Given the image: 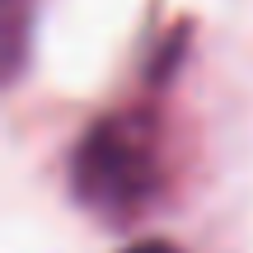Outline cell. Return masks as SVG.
<instances>
[{
  "mask_svg": "<svg viewBox=\"0 0 253 253\" xmlns=\"http://www.w3.org/2000/svg\"><path fill=\"white\" fill-rule=\"evenodd\" d=\"M126 253H178V249H173L169 239H141V244H131Z\"/></svg>",
  "mask_w": 253,
  "mask_h": 253,
  "instance_id": "2",
  "label": "cell"
},
{
  "mask_svg": "<svg viewBox=\"0 0 253 253\" xmlns=\"http://www.w3.org/2000/svg\"><path fill=\"white\" fill-rule=\"evenodd\" d=\"M75 192L99 216L131 220L160 192V136L145 113L103 118L80 141L75 155Z\"/></svg>",
  "mask_w": 253,
  "mask_h": 253,
  "instance_id": "1",
  "label": "cell"
}]
</instances>
